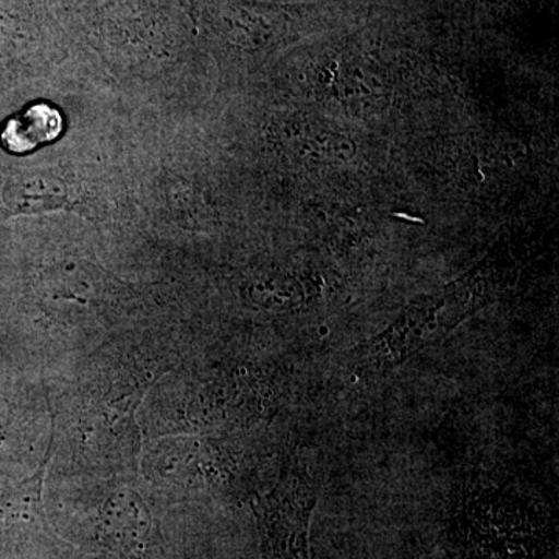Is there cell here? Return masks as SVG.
<instances>
[{"instance_id": "cell-1", "label": "cell", "mask_w": 559, "mask_h": 559, "mask_svg": "<svg viewBox=\"0 0 559 559\" xmlns=\"http://www.w3.org/2000/svg\"><path fill=\"white\" fill-rule=\"evenodd\" d=\"M463 559H544L546 520L527 499L496 487L469 489L452 518Z\"/></svg>"}, {"instance_id": "cell-2", "label": "cell", "mask_w": 559, "mask_h": 559, "mask_svg": "<svg viewBox=\"0 0 559 559\" xmlns=\"http://www.w3.org/2000/svg\"><path fill=\"white\" fill-rule=\"evenodd\" d=\"M485 300L484 266H480L437 296L415 301L388 330L360 348V360L374 370L399 367L448 336Z\"/></svg>"}, {"instance_id": "cell-3", "label": "cell", "mask_w": 559, "mask_h": 559, "mask_svg": "<svg viewBox=\"0 0 559 559\" xmlns=\"http://www.w3.org/2000/svg\"><path fill=\"white\" fill-rule=\"evenodd\" d=\"M319 485L307 471L286 477L255 507L266 559H311L310 527Z\"/></svg>"}, {"instance_id": "cell-4", "label": "cell", "mask_w": 559, "mask_h": 559, "mask_svg": "<svg viewBox=\"0 0 559 559\" xmlns=\"http://www.w3.org/2000/svg\"><path fill=\"white\" fill-rule=\"evenodd\" d=\"M153 520L134 491H120L105 503L98 522L103 547L117 559H146Z\"/></svg>"}, {"instance_id": "cell-5", "label": "cell", "mask_w": 559, "mask_h": 559, "mask_svg": "<svg viewBox=\"0 0 559 559\" xmlns=\"http://www.w3.org/2000/svg\"><path fill=\"white\" fill-rule=\"evenodd\" d=\"M64 119L60 109L46 102L33 103L5 121L0 143L11 154H27L61 138Z\"/></svg>"}]
</instances>
